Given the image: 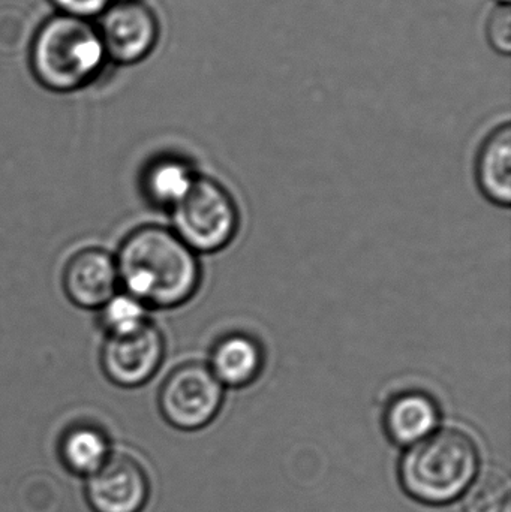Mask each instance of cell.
I'll return each mask as SVG.
<instances>
[{
  "label": "cell",
  "instance_id": "obj_1",
  "mask_svg": "<svg viewBox=\"0 0 511 512\" xmlns=\"http://www.w3.org/2000/svg\"><path fill=\"white\" fill-rule=\"evenodd\" d=\"M116 258L120 289L147 309L186 303L200 285V264L173 230L144 225L120 243Z\"/></svg>",
  "mask_w": 511,
  "mask_h": 512
},
{
  "label": "cell",
  "instance_id": "obj_2",
  "mask_svg": "<svg viewBox=\"0 0 511 512\" xmlns=\"http://www.w3.org/2000/svg\"><path fill=\"white\" fill-rule=\"evenodd\" d=\"M108 57L95 20L54 14L33 35L29 68L44 89L72 93L95 83Z\"/></svg>",
  "mask_w": 511,
  "mask_h": 512
},
{
  "label": "cell",
  "instance_id": "obj_3",
  "mask_svg": "<svg viewBox=\"0 0 511 512\" xmlns=\"http://www.w3.org/2000/svg\"><path fill=\"white\" fill-rule=\"evenodd\" d=\"M479 463V448L471 436L458 429L435 430L402 456L399 480L416 501L446 505L467 492Z\"/></svg>",
  "mask_w": 511,
  "mask_h": 512
},
{
  "label": "cell",
  "instance_id": "obj_4",
  "mask_svg": "<svg viewBox=\"0 0 511 512\" xmlns=\"http://www.w3.org/2000/svg\"><path fill=\"white\" fill-rule=\"evenodd\" d=\"M174 233L194 252L221 251L233 240L239 213L227 189L215 180L198 177L188 194L171 209Z\"/></svg>",
  "mask_w": 511,
  "mask_h": 512
},
{
  "label": "cell",
  "instance_id": "obj_5",
  "mask_svg": "<svg viewBox=\"0 0 511 512\" xmlns=\"http://www.w3.org/2000/svg\"><path fill=\"white\" fill-rule=\"evenodd\" d=\"M224 390L206 364L185 363L165 378L158 408L171 427L194 432L212 423L222 405Z\"/></svg>",
  "mask_w": 511,
  "mask_h": 512
},
{
  "label": "cell",
  "instance_id": "obj_6",
  "mask_svg": "<svg viewBox=\"0 0 511 512\" xmlns=\"http://www.w3.org/2000/svg\"><path fill=\"white\" fill-rule=\"evenodd\" d=\"M95 24L108 62L117 66L146 60L161 36L158 15L143 0H113Z\"/></svg>",
  "mask_w": 511,
  "mask_h": 512
},
{
  "label": "cell",
  "instance_id": "obj_7",
  "mask_svg": "<svg viewBox=\"0 0 511 512\" xmlns=\"http://www.w3.org/2000/svg\"><path fill=\"white\" fill-rule=\"evenodd\" d=\"M150 492L147 469L128 451H111L84 484V498L93 512H141Z\"/></svg>",
  "mask_w": 511,
  "mask_h": 512
},
{
  "label": "cell",
  "instance_id": "obj_8",
  "mask_svg": "<svg viewBox=\"0 0 511 512\" xmlns=\"http://www.w3.org/2000/svg\"><path fill=\"white\" fill-rule=\"evenodd\" d=\"M164 354V336L150 321L134 333L105 336L99 361L105 378L111 384L120 388H137L156 375Z\"/></svg>",
  "mask_w": 511,
  "mask_h": 512
},
{
  "label": "cell",
  "instance_id": "obj_9",
  "mask_svg": "<svg viewBox=\"0 0 511 512\" xmlns=\"http://www.w3.org/2000/svg\"><path fill=\"white\" fill-rule=\"evenodd\" d=\"M62 285L74 306L99 310L120 291L116 258L104 249H81L66 262Z\"/></svg>",
  "mask_w": 511,
  "mask_h": 512
},
{
  "label": "cell",
  "instance_id": "obj_10",
  "mask_svg": "<svg viewBox=\"0 0 511 512\" xmlns=\"http://www.w3.org/2000/svg\"><path fill=\"white\" fill-rule=\"evenodd\" d=\"M440 409L425 393L399 394L387 406L384 429L395 444L411 447L437 430Z\"/></svg>",
  "mask_w": 511,
  "mask_h": 512
},
{
  "label": "cell",
  "instance_id": "obj_11",
  "mask_svg": "<svg viewBox=\"0 0 511 512\" xmlns=\"http://www.w3.org/2000/svg\"><path fill=\"white\" fill-rule=\"evenodd\" d=\"M477 182L485 197L498 206L511 203V126H498L491 132L477 158Z\"/></svg>",
  "mask_w": 511,
  "mask_h": 512
},
{
  "label": "cell",
  "instance_id": "obj_12",
  "mask_svg": "<svg viewBox=\"0 0 511 512\" xmlns=\"http://www.w3.org/2000/svg\"><path fill=\"white\" fill-rule=\"evenodd\" d=\"M263 360L257 340L245 334H231L219 340L213 348L210 370L227 387H245L258 378Z\"/></svg>",
  "mask_w": 511,
  "mask_h": 512
},
{
  "label": "cell",
  "instance_id": "obj_13",
  "mask_svg": "<svg viewBox=\"0 0 511 512\" xmlns=\"http://www.w3.org/2000/svg\"><path fill=\"white\" fill-rule=\"evenodd\" d=\"M111 442L99 426L78 423L68 427L60 436L57 456L66 471L89 477L111 454Z\"/></svg>",
  "mask_w": 511,
  "mask_h": 512
},
{
  "label": "cell",
  "instance_id": "obj_14",
  "mask_svg": "<svg viewBox=\"0 0 511 512\" xmlns=\"http://www.w3.org/2000/svg\"><path fill=\"white\" fill-rule=\"evenodd\" d=\"M195 179L197 176L183 159L162 156L147 165L141 189L153 206L173 209L188 194Z\"/></svg>",
  "mask_w": 511,
  "mask_h": 512
},
{
  "label": "cell",
  "instance_id": "obj_15",
  "mask_svg": "<svg viewBox=\"0 0 511 512\" xmlns=\"http://www.w3.org/2000/svg\"><path fill=\"white\" fill-rule=\"evenodd\" d=\"M147 312L143 303L120 289L99 309V321L105 336H125L150 322Z\"/></svg>",
  "mask_w": 511,
  "mask_h": 512
},
{
  "label": "cell",
  "instance_id": "obj_16",
  "mask_svg": "<svg viewBox=\"0 0 511 512\" xmlns=\"http://www.w3.org/2000/svg\"><path fill=\"white\" fill-rule=\"evenodd\" d=\"M464 495L465 512H509L510 484L501 472L476 477Z\"/></svg>",
  "mask_w": 511,
  "mask_h": 512
},
{
  "label": "cell",
  "instance_id": "obj_17",
  "mask_svg": "<svg viewBox=\"0 0 511 512\" xmlns=\"http://www.w3.org/2000/svg\"><path fill=\"white\" fill-rule=\"evenodd\" d=\"M486 38L497 53L509 56L511 51V12L509 5H500L486 21Z\"/></svg>",
  "mask_w": 511,
  "mask_h": 512
},
{
  "label": "cell",
  "instance_id": "obj_18",
  "mask_svg": "<svg viewBox=\"0 0 511 512\" xmlns=\"http://www.w3.org/2000/svg\"><path fill=\"white\" fill-rule=\"evenodd\" d=\"M57 14L96 20L113 0H48Z\"/></svg>",
  "mask_w": 511,
  "mask_h": 512
},
{
  "label": "cell",
  "instance_id": "obj_19",
  "mask_svg": "<svg viewBox=\"0 0 511 512\" xmlns=\"http://www.w3.org/2000/svg\"><path fill=\"white\" fill-rule=\"evenodd\" d=\"M497 2L500 3V5H509L510 0H497Z\"/></svg>",
  "mask_w": 511,
  "mask_h": 512
}]
</instances>
